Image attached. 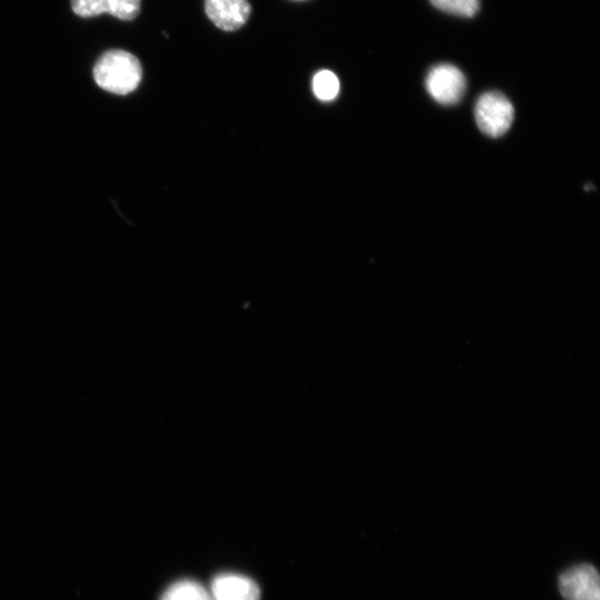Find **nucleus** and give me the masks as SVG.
<instances>
[{
	"label": "nucleus",
	"mask_w": 600,
	"mask_h": 600,
	"mask_svg": "<svg viewBox=\"0 0 600 600\" xmlns=\"http://www.w3.org/2000/svg\"><path fill=\"white\" fill-rule=\"evenodd\" d=\"M161 600H212L210 593L198 582L182 580L170 586Z\"/></svg>",
	"instance_id": "nucleus-8"
},
{
	"label": "nucleus",
	"mask_w": 600,
	"mask_h": 600,
	"mask_svg": "<svg viewBox=\"0 0 600 600\" xmlns=\"http://www.w3.org/2000/svg\"><path fill=\"white\" fill-rule=\"evenodd\" d=\"M559 589L567 600H600L598 571L588 563L574 566L561 573Z\"/></svg>",
	"instance_id": "nucleus-4"
},
{
	"label": "nucleus",
	"mask_w": 600,
	"mask_h": 600,
	"mask_svg": "<svg viewBox=\"0 0 600 600\" xmlns=\"http://www.w3.org/2000/svg\"><path fill=\"white\" fill-rule=\"evenodd\" d=\"M467 87L464 74L449 63L432 67L426 78L428 93L439 103L450 106L460 101Z\"/></svg>",
	"instance_id": "nucleus-3"
},
{
	"label": "nucleus",
	"mask_w": 600,
	"mask_h": 600,
	"mask_svg": "<svg viewBox=\"0 0 600 600\" xmlns=\"http://www.w3.org/2000/svg\"><path fill=\"white\" fill-rule=\"evenodd\" d=\"M292 1H303V0H292Z\"/></svg>",
	"instance_id": "nucleus-11"
},
{
	"label": "nucleus",
	"mask_w": 600,
	"mask_h": 600,
	"mask_svg": "<svg viewBox=\"0 0 600 600\" xmlns=\"http://www.w3.org/2000/svg\"><path fill=\"white\" fill-rule=\"evenodd\" d=\"M210 596L212 600H259L260 590L247 577L224 573L213 579Z\"/></svg>",
	"instance_id": "nucleus-7"
},
{
	"label": "nucleus",
	"mask_w": 600,
	"mask_h": 600,
	"mask_svg": "<svg viewBox=\"0 0 600 600\" xmlns=\"http://www.w3.org/2000/svg\"><path fill=\"white\" fill-rule=\"evenodd\" d=\"M431 3L447 13L460 17H473L480 4V0H430Z\"/></svg>",
	"instance_id": "nucleus-10"
},
{
	"label": "nucleus",
	"mask_w": 600,
	"mask_h": 600,
	"mask_svg": "<svg viewBox=\"0 0 600 600\" xmlns=\"http://www.w3.org/2000/svg\"><path fill=\"white\" fill-rule=\"evenodd\" d=\"M70 4L73 13L81 18L108 13L123 21H131L139 16L141 0H71Z\"/></svg>",
	"instance_id": "nucleus-6"
},
{
	"label": "nucleus",
	"mask_w": 600,
	"mask_h": 600,
	"mask_svg": "<svg viewBox=\"0 0 600 600\" xmlns=\"http://www.w3.org/2000/svg\"><path fill=\"white\" fill-rule=\"evenodd\" d=\"M142 67L139 59L122 49H110L103 52L93 67V78L103 90L127 94L140 83Z\"/></svg>",
	"instance_id": "nucleus-1"
},
{
	"label": "nucleus",
	"mask_w": 600,
	"mask_h": 600,
	"mask_svg": "<svg viewBox=\"0 0 600 600\" xmlns=\"http://www.w3.org/2000/svg\"><path fill=\"white\" fill-rule=\"evenodd\" d=\"M204 11L219 29L234 31L247 22L251 6L248 0H204Z\"/></svg>",
	"instance_id": "nucleus-5"
},
{
	"label": "nucleus",
	"mask_w": 600,
	"mask_h": 600,
	"mask_svg": "<svg viewBox=\"0 0 600 600\" xmlns=\"http://www.w3.org/2000/svg\"><path fill=\"white\" fill-rule=\"evenodd\" d=\"M513 106L501 92L482 93L474 106V117L479 129L491 138L504 134L513 120Z\"/></svg>",
	"instance_id": "nucleus-2"
},
{
	"label": "nucleus",
	"mask_w": 600,
	"mask_h": 600,
	"mask_svg": "<svg viewBox=\"0 0 600 600\" xmlns=\"http://www.w3.org/2000/svg\"><path fill=\"white\" fill-rule=\"evenodd\" d=\"M312 89L318 99L329 101L337 97L340 83L333 72L330 70H320L313 77Z\"/></svg>",
	"instance_id": "nucleus-9"
}]
</instances>
